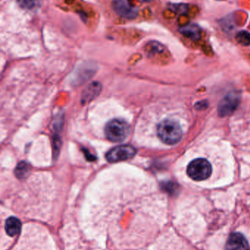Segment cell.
Instances as JSON below:
<instances>
[{
	"instance_id": "1",
	"label": "cell",
	"mask_w": 250,
	"mask_h": 250,
	"mask_svg": "<svg viewBox=\"0 0 250 250\" xmlns=\"http://www.w3.org/2000/svg\"><path fill=\"white\" fill-rule=\"evenodd\" d=\"M159 138L164 144L173 145L182 140V127L177 122L173 120H164L157 126Z\"/></svg>"
},
{
	"instance_id": "2",
	"label": "cell",
	"mask_w": 250,
	"mask_h": 250,
	"mask_svg": "<svg viewBox=\"0 0 250 250\" xmlns=\"http://www.w3.org/2000/svg\"><path fill=\"white\" fill-rule=\"evenodd\" d=\"M130 133V126L124 120H113L105 127V135L112 142H122Z\"/></svg>"
},
{
	"instance_id": "3",
	"label": "cell",
	"mask_w": 250,
	"mask_h": 250,
	"mask_svg": "<svg viewBox=\"0 0 250 250\" xmlns=\"http://www.w3.org/2000/svg\"><path fill=\"white\" fill-rule=\"evenodd\" d=\"M212 173L211 163L205 159L198 158L189 163L187 167V174L195 181L205 180Z\"/></svg>"
},
{
	"instance_id": "4",
	"label": "cell",
	"mask_w": 250,
	"mask_h": 250,
	"mask_svg": "<svg viewBox=\"0 0 250 250\" xmlns=\"http://www.w3.org/2000/svg\"><path fill=\"white\" fill-rule=\"evenodd\" d=\"M241 99L242 95L239 92H231L227 94L219 104V115L225 117L234 112L240 104Z\"/></svg>"
},
{
	"instance_id": "5",
	"label": "cell",
	"mask_w": 250,
	"mask_h": 250,
	"mask_svg": "<svg viewBox=\"0 0 250 250\" xmlns=\"http://www.w3.org/2000/svg\"><path fill=\"white\" fill-rule=\"evenodd\" d=\"M136 150L135 147L130 145H120L112 148L107 152L106 157L109 162L123 161L132 159L136 154Z\"/></svg>"
},
{
	"instance_id": "6",
	"label": "cell",
	"mask_w": 250,
	"mask_h": 250,
	"mask_svg": "<svg viewBox=\"0 0 250 250\" xmlns=\"http://www.w3.org/2000/svg\"><path fill=\"white\" fill-rule=\"evenodd\" d=\"M112 5L114 12L123 19H134L137 16V9L131 6L127 0H113Z\"/></svg>"
},
{
	"instance_id": "7",
	"label": "cell",
	"mask_w": 250,
	"mask_h": 250,
	"mask_svg": "<svg viewBox=\"0 0 250 250\" xmlns=\"http://www.w3.org/2000/svg\"><path fill=\"white\" fill-rule=\"evenodd\" d=\"M249 243L246 238L239 233H231L226 243V250H248Z\"/></svg>"
},
{
	"instance_id": "8",
	"label": "cell",
	"mask_w": 250,
	"mask_h": 250,
	"mask_svg": "<svg viewBox=\"0 0 250 250\" xmlns=\"http://www.w3.org/2000/svg\"><path fill=\"white\" fill-rule=\"evenodd\" d=\"M6 233L10 236H17L22 230V223L19 219L14 217H9L4 225Z\"/></svg>"
},
{
	"instance_id": "9",
	"label": "cell",
	"mask_w": 250,
	"mask_h": 250,
	"mask_svg": "<svg viewBox=\"0 0 250 250\" xmlns=\"http://www.w3.org/2000/svg\"><path fill=\"white\" fill-rule=\"evenodd\" d=\"M179 32L192 41H197L201 38V28L196 24H189L181 27Z\"/></svg>"
},
{
	"instance_id": "10",
	"label": "cell",
	"mask_w": 250,
	"mask_h": 250,
	"mask_svg": "<svg viewBox=\"0 0 250 250\" xmlns=\"http://www.w3.org/2000/svg\"><path fill=\"white\" fill-rule=\"evenodd\" d=\"M44 0H17L18 4L22 8L27 10H35L40 8Z\"/></svg>"
},
{
	"instance_id": "11",
	"label": "cell",
	"mask_w": 250,
	"mask_h": 250,
	"mask_svg": "<svg viewBox=\"0 0 250 250\" xmlns=\"http://www.w3.org/2000/svg\"><path fill=\"white\" fill-rule=\"evenodd\" d=\"M29 165L25 162H22L18 165L16 167L15 173H16V176L19 179L21 178L25 177L29 172Z\"/></svg>"
},
{
	"instance_id": "12",
	"label": "cell",
	"mask_w": 250,
	"mask_h": 250,
	"mask_svg": "<svg viewBox=\"0 0 250 250\" xmlns=\"http://www.w3.org/2000/svg\"><path fill=\"white\" fill-rule=\"evenodd\" d=\"M236 41L241 45L248 46L250 45V33L247 31H241L236 35Z\"/></svg>"
},
{
	"instance_id": "13",
	"label": "cell",
	"mask_w": 250,
	"mask_h": 250,
	"mask_svg": "<svg viewBox=\"0 0 250 250\" xmlns=\"http://www.w3.org/2000/svg\"><path fill=\"white\" fill-rule=\"evenodd\" d=\"M149 45L151 51H154V52H161L164 50V46L159 42L153 41V42H150Z\"/></svg>"
},
{
	"instance_id": "14",
	"label": "cell",
	"mask_w": 250,
	"mask_h": 250,
	"mask_svg": "<svg viewBox=\"0 0 250 250\" xmlns=\"http://www.w3.org/2000/svg\"><path fill=\"white\" fill-rule=\"evenodd\" d=\"M172 9L178 13H185L187 11V6L186 4H173Z\"/></svg>"
},
{
	"instance_id": "15",
	"label": "cell",
	"mask_w": 250,
	"mask_h": 250,
	"mask_svg": "<svg viewBox=\"0 0 250 250\" xmlns=\"http://www.w3.org/2000/svg\"><path fill=\"white\" fill-rule=\"evenodd\" d=\"M208 104L206 102H199L195 105V108L198 110H202L203 108H206Z\"/></svg>"
},
{
	"instance_id": "16",
	"label": "cell",
	"mask_w": 250,
	"mask_h": 250,
	"mask_svg": "<svg viewBox=\"0 0 250 250\" xmlns=\"http://www.w3.org/2000/svg\"><path fill=\"white\" fill-rule=\"evenodd\" d=\"M140 1H153V0H140Z\"/></svg>"
}]
</instances>
